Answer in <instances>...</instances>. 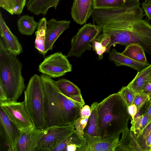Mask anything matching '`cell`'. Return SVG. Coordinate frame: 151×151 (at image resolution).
<instances>
[{
    "instance_id": "cell-1",
    "label": "cell",
    "mask_w": 151,
    "mask_h": 151,
    "mask_svg": "<svg viewBox=\"0 0 151 151\" xmlns=\"http://www.w3.org/2000/svg\"><path fill=\"white\" fill-rule=\"evenodd\" d=\"M144 16L139 0H128L119 8L95 9L93 19L111 35L112 45L136 44L151 55V25Z\"/></svg>"
},
{
    "instance_id": "cell-2",
    "label": "cell",
    "mask_w": 151,
    "mask_h": 151,
    "mask_svg": "<svg viewBox=\"0 0 151 151\" xmlns=\"http://www.w3.org/2000/svg\"><path fill=\"white\" fill-rule=\"evenodd\" d=\"M40 76L45 90L46 128L74 124L82 108L62 94L51 77L44 74Z\"/></svg>"
},
{
    "instance_id": "cell-3",
    "label": "cell",
    "mask_w": 151,
    "mask_h": 151,
    "mask_svg": "<svg viewBox=\"0 0 151 151\" xmlns=\"http://www.w3.org/2000/svg\"><path fill=\"white\" fill-rule=\"evenodd\" d=\"M128 106L118 92L111 94L98 104L97 111L100 137L120 134L128 128L130 115Z\"/></svg>"
},
{
    "instance_id": "cell-4",
    "label": "cell",
    "mask_w": 151,
    "mask_h": 151,
    "mask_svg": "<svg viewBox=\"0 0 151 151\" xmlns=\"http://www.w3.org/2000/svg\"><path fill=\"white\" fill-rule=\"evenodd\" d=\"M22 68L17 55L6 50L0 38V85L8 100L17 101L26 88Z\"/></svg>"
},
{
    "instance_id": "cell-5",
    "label": "cell",
    "mask_w": 151,
    "mask_h": 151,
    "mask_svg": "<svg viewBox=\"0 0 151 151\" xmlns=\"http://www.w3.org/2000/svg\"><path fill=\"white\" fill-rule=\"evenodd\" d=\"M24 93L23 101L25 107L32 119L36 129H45V93L40 76L35 74L30 78Z\"/></svg>"
},
{
    "instance_id": "cell-6",
    "label": "cell",
    "mask_w": 151,
    "mask_h": 151,
    "mask_svg": "<svg viewBox=\"0 0 151 151\" xmlns=\"http://www.w3.org/2000/svg\"><path fill=\"white\" fill-rule=\"evenodd\" d=\"M102 30L101 27L98 25L91 23L84 25L72 38L71 47L66 56L67 58L73 56L80 58L85 51L90 50L91 44Z\"/></svg>"
},
{
    "instance_id": "cell-7",
    "label": "cell",
    "mask_w": 151,
    "mask_h": 151,
    "mask_svg": "<svg viewBox=\"0 0 151 151\" xmlns=\"http://www.w3.org/2000/svg\"><path fill=\"white\" fill-rule=\"evenodd\" d=\"M0 103V106L3 108L9 118L21 132L36 129L23 101L8 100Z\"/></svg>"
},
{
    "instance_id": "cell-8",
    "label": "cell",
    "mask_w": 151,
    "mask_h": 151,
    "mask_svg": "<svg viewBox=\"0 0 151 151\" xmlns=\"http://www.w3.org/2000/svg\"><path fill=\"white\" fill-rule=\"evenodd\" d=\"M72 70V65L66 56L59 52L47 57L39 65L38 68L40 72L51 78L59 77Z\"/></svg>"
},
{
    "instance_id": "cell-9",
    "label": "cell",
    "mask_w": 151,
    "mask_h": 151,
    "mask_svg": "<svg viewBox=\"0 0 151 151\" xmlns=\"http://www.w3.org/2000/svg\"><path fill=\"white\" fill-rule=\"evenodd\" d=\"M48 128L47 133L41 139L35 151H52L60 141L75 130L74 124Z\"/></svg>"
},
{
    "instance_id": "cell-10",
    "label": "cell",
    "mask_w": 151,
    "mask_h": 151,
    "mask_svg": "<svg viewBox=\"0 0 151 151\" xmlns=\"http://www.w3.org/2000/svg\"><path fill=\"white\" fill-rule=\"evenodd\" d=\"M119 136V134L102 138L91 136L84 132L86 143L81 151H115Z\"/></svg>"
},
{
    "instance_id": "cell-11",
    "label": "cell",
    "mask_w": 151,
    "mask_h": 151,
    "mask_svg": "<svg viewBox=\"0 0 151 151\" xmlns=\"http://www.w3.org/2000/svg\"><path fill=\"white\" fill-rule=\"evenodd\" d=\"M0 134L9 147V151H14L21 132L11 120L3 108H0Z\"/></svg>"
},
{
    "instance_id": "cell-12",
    "label": "cell",
    "mask_w": 151,
    "mask_h": 151,
    "mask_svg": "<svg viewBox=\"0 0 151 151\" xmlns=\"http://www.w3.org/2000/svg\"><path fill=\"white\" fill-rule=\"evenodd\" d=\"M48 129H37L21 132L14 151H35L39 142Z\"/></svg>"
},
{
    "instance_id": "cell-13",
    "label": "cell",
    "mask_w": 151,
    "mask_h": 151,
    "mask_svg": "<svg viewBox=\"0 0 151 151\" xmlns=\"http://www.w3.org/2000/svg\"><path fill=\"white\" fill-rule=\"evenodd\" d=\"M70 22L65 20L57 21L54 18L47 21L45 43L46 52L52 50L56 40L65 30L70 27Z\"/></svg>"
},
{
    "instance_id": "cell-14",
    "label": "cell",
    "mask_w": 151,
    "mask_h": 151,
    "mask_svg": "<svg viewBox=\"0 0 151 151\" xmlns=\"http://www.w3.org/2000/svg\"><path fill=\"white\" fill-rule=\"evenodd\" d=\"M0 36V38L9 52L17 56L22 52V48L18 38L12 33L6 25L1 12Z\"/></svg>"
},
{
    "instance_id": "cell-15",
    "label": "cell",
    "mask_w": 151,
    "mask_h": 151,
    "mask_svg": "<svg viewBox=\"0 0 151 151\" xmlns=\"http://www.w3.org/2000/svg\"><path fill=\"white\" fill-rule=\"evenodd\" d=\"M93 0H73L71 8V15L77 24L86 23L93 11Z\"/></svg>"
},
{
    "instance_id": "cell-16",
    "label": "cell",
    "mask_w": 151,
    "mask_h": 151,
    "mask_svg": "<svg viewBox=\"0 0 151 151\" xmlns=\"http://www.w3.org/2000/svg\"><path fill=\"white\" fill-rule=\"evenodd\" d=\"M85 143V137L80 136L75 130L60 141L52 151H81Z\"/></svg>"
},
{
    "instance_id": "cell-17",
    "label": "cell",
    "mask_w": 151,
    "mask_h": 151,
    "mask_svg": "<svg viewBox=\"0 0 151 151\" xmlns=\"http://www.w3.org/2000/svg\"><path fill=\"white\" fill-rule=\"evenodd\" d=\"M108 58L117 66H126L140 72L150 65L149 63H143L136 61L113 49L110 52Z\"/></svg>"
},
{
    "instance_id": "cell-18",
    "label": "cell",
    "mask_w": 151,
    "mask_h": 151,
    "mask_svg": "<svg viewBox=\"0 0 151 151\" xmlns=\"http://www.w3.org/2000/svg\"><path fill=\"white\" fill-rule=\"evenodd\" d=\"M122 133V138L115 151H143L134 134L128 128Z\"/></svg>"
},
{
    "instance_id": "cell-19",
    "label": "cell",
    "mask_w": 151,
    "mask_h": 151,
    "mask_svg": "<svg viewBox=\"0 0 151 151\" xmlns=\"http://www.w3.org/2000/svg\"><path fill=\"white\" fill-rule=\"evenodd\" d=\"M60 0H28L26 6L27 10L34 14L45 16L51 7L57 9Z\"/></svg>"
},
{
    "instance_id": "cell-20",
    "label": "cell",
    "mask_w": 151,
    "mask_h": 151,
    "mask_svg": "<svg viewBox=\"0 0 151 151\" xmlns=\"http://www.w3.org/2000/svg\"><path fill=\"white\" fill-rule=\"evenodd\" d=\"M151 77V64L140 72L127 85L135 93H140Z\"/></svg>"
},
{
    "instance_id": "cell-21",
    "label": "cell",
    "mask_w": 151,
    "mask_h": 151,
    "mask_svg": "<svg viewBox=\"0 0 151 151\" xmlns=\"http://www.w3.org/2000/svg\"><path fill=\"white\" fill-rule=\"evenodd\" d=\"M99 103L93 102L90 108L91 115L84 132L91 136L100 137L97 108Z\"/></svg>"
},
{
    "instance_id": "cell-22",
    "label": "cell",
    "mask_w": 151,
    "mask_h": 151,
    "mask_svg": "<svg viewBox=\"0 0 151 151\" xmlns=\"http://www.w3.org/2000/svg\"><path fill=\"white\" fill-rule=\"evenodd\" d=\"M17 24L18 30L21 34L29 36L34 33L38 22L35 21L33 16L26 14L22 16L18 19Z\"/></svg>"
},
{
    "instance_id": "cell-23",
    "label": "cell",
    "mask_w": 151,
    "mask_h": 151,
    "mask_svg": "<svg viewBox=\"0 0 151 151\" xmlns=\"http://www.w3.org/2000/svg\"><path fill=\"white\" fill-rule=\"evenodd\" d=\"M47 22L45 17H43L39 20L37 30L35 32L36 37L35 42V48L40 53L44 55L47 52L45 48Z\"/></svg>"
},
{
    "instance_id": "cell-24",
    "label": "cell",
    "mask_w": 151,
    "mask_h": 151,
    "mask_svg": "<svg viewBox=\"0 0 151 151\" xmlns=\"http://www.w3.org/2000/svg\"><path fill=\"white\" fill-rule=\"evenodd\" d=\"M55 83L60 91L67 97H70L81 94L79 88L70 81L65 78L55 81Z\"/></svg>"
},
{
    "instance_id": "cell-25",
    "label": "cell",
    "mask_w": 151,
    "mask_h": 151,
    "mask_svg": "<svg viewBox=\"0 0 151 151\" xmlns=\"http://www.w3.org/2000/svg\"><path fill=\"white\" fill-rule=\"evenodd\" d=\"M122 53L136 61L143 63H148L143 49L137 44H131L127 46Z\"/></svg>"
},
{
    "instance_id": "cell-26",
    "label": "cell",
    "mask_w": 151,
    "mask_h": 151,
    "mask_svg": "<svg viewBox=\"0 0 151 151\" xmlns=\"http://www.w3.org/2000/svg\"><path fill=\"white\" fill-rule=\"evenodd\" d=\"M131 120L130 130L137 137L142 134L146 126L151 122V116L142 115Z\"/></svg>"
},
{
    "instance_id": "cell-27",
    "label": "cell",
    "mask_w": 151,
    "mask_h": 151,
    "mask_svg": "<svg viewBox=\"0 0 151 151\" xmlns=\"http://www.w3.org/2000/svg\"><path fill=\"white\" fill-rule=\"evenodd\" d=\"M127 0H93V9H115L122 6Z\"/></svg>"
},
{
    "instance_id": "cell-28",
    "label": "cell",
    "mask_w": 151,
    "mask_h": 151,
    "mask_svg": "<svg viewBox=\"0 0 151 151\" xmlns=\"http://www.w3.org/2000/svg\"><path fill=\"white\" fill-rule=\"evenodd\" d=\"M123 98L128 106L134 104L135 93L127 86L122 87L118 92Z\"/></svg>"
},
{
    "instance_id": "cell-29",
    "label": "cell",
    "mask_w": 151,
    "mask_h": 151,
    "mask_svg": "<svg viewBox=\"0 0 151 151\" xmlns=\"http://www.w3.org/2000/svg\"><path fill=\"white\" fill-rule=\"evenodd\" d=\"M89 117H79L74 123L75 130L81 137H83L84 130L88 122Z\"/></svg>"
},
{
    "instance_id": "cell-30",
    "label": "cell",
    "mask_w": 151,
    "mask_h": 151,
    "mask_svg": "<svg viewBox=\"0 0 151 151\" xmlns=\"http://www.w3.org/2000/svg\"><path fill=\"white\" fill-rule=\"evenodd\" d=\"M95 40L100 42L103 46L106 48V52L109 53L111 47L112 45V38L109 34L102 32L96 37Z\"/></svg>"
},
{
    "instance_id": "cell-31",
    "label": "cell",
    "mask_w": 151,
    "mask_h": 151,
    "mask_svg": "<svg viewBox=\"0 0 151 151\" xmlns=\"http://www.w3.org/2000/svg\"><path fill=\"white\" fill-rule=\"evenodd\" d=\"M150 100L149 96L142 92L135 94L134 104L137 109L146 101Z\"/></svg>"
},
{
    "instance_id": "cell-32",
    "label": "cell",
    "mask_w": 151,
    "mask_h": 151,
    "mask_svg": "<svg viewBox=\"0 0 151 151\" xmlns=\"http://www.w3.org/2000/svg\"><path fill=\"white\" fill-rule=\"evenodd\" d=\"M91 48L98 55L99 60L102 58L103 54L106 52L107 50L106 47L103 46L100 42L97 41L95 39L92 42Z\"/></svg>"
},
{
    "instance_id": "cell-33",
    "label": "cell",
    "mask_w": 151,
    "mask_h": 151,
    "mask_svg": "<svg viewBox=\"0 0 151 151\" xmlns=\"http://www.w3.org/2000/svg\"><path fill=\"white\" fill-rule=\"evenodd\" d=\"M27 0H12L14 5V14L20 15L22 12L26 4Z\"/></svg>"
},
{
    "instance_id": "cell-34",
    "label": "cell",
    "mask_w": 151,
    "mask_h": 151,
    "mask_svg": "<svg viewBox=\"0 0 151 151\" xmlns=\"http://www.w3.org/2000/svg\"><path fill=\"white\" fill-rule=\"evenodd\" d=\"M151 105V102L149 100L137 109V114L133 119L144 115Z\"/></svg>"
},
{
    "instance_id": "cell-35",
    "label": "cell",
    "mask_w": 151,
    "mask_h": 151,
    "mask_svg": "<svg viewBox=\"0 0 151 151\" xmlns=\"http://www.w3.org/2000/svg\"><path fill=\"white\" fill-rule=\"evenodd\" d=\"M141 5L145 15L149 19L151 20V1H144Z\"/></svg>"
},
{
    "instance_id": "cell-36",
    "label": "cell",
    "mask_w": 151,
    "mask_h": 151,
    "mask_svg": "<svg viewBox=\"0 0 151 151\" xmlns=\"http://www.w3.org/2000/svg\"><path fill=\"white\" fill-rule=\"evenodd\" d=\"M66 97L71 100L81 108H82L84 106V101L82 98L81 94L70 97Z\"/></svg>"
},
{
    "instance_id": "cell-37",
    "label": "cell",
    "mask_w": 151,
    "mask_h": 151,
    "mask_svg": "<svg viewBox=\"0 0 151 151\" xmlns=\"http://www.w3.org/2000/svg\"><path fill=\"white\" fill-rule=\"evenodd\" d=\"M150 133H151V122L146 126L142 131V134L138 136L143 140L145 141L146 138Z\"/></svg>"
},
{
    "instance_id": "cell-38",
    "label": "cell",
    "mask_w": 151,
    "mask_h": 151,
    "mask_svg": "<svg viewBox=\"0 0 151 151\" xmlns=\"http://www.w3.org/2000/svg\"><path fill=\"white\" fill-rule=\"evenodd\" d=\"M91 113L90 108L89 106L88 105H85L80 110L79 117H89Z\"/></svg>"
},
{
    "instance_id": "cell-39",
    "label": "cell",
    "mask_w": 151,
    "mask_h": 151,
    "mask_svg": "<svg viewBox=\"0 0 151 151\" xmlns=\"http://www.w3.org/2000/svg\"><path fill=\"white\" fill-rule=\"evenodd\" d=\"M129 113L131 117V119H133L137 113V109L136 106L133 104L128 107Z\"/></svg>"
},
{
    "instance_id": "cell-40",
    "label": "cell",
    "mask_w": 151,
    "mask_h": 151,
    "mask_svg": "<svg viewBox=\"0 0 151 151\" xmlns=\"http://www.w3.org/2000/svg\"><path fill=\"white\" fill-rule=\"evenodd\" d=\"M0 7H1L9 13L11 15L14 14L13 12L11 10L6 0H0Z\"/></svg>"
},
{
    "instance_id": "cell-41",
    "label": "cell",
    "mask_w": 151,
    "mask_h": 151,
    "mask_svg": "<svg viewBox=\"0 0 151 151\" xmlns=\"http://www.w3.org/2000/svg\"><path fill=\"white\" fill-rule=\"evenodd\" d=\"M141 92L149 96L151 95V83L148 82L147 83Z\"/></svg>"
},
{
    "instance_id": "cell-42",
    "label": "cell",
    "mask_w": 151,
    "mask_h": 151,
    "mask_svg": "<svg viewBox=\"0 0 151 151\" xmlns=\"http://www.w3.org/2000/svg\"><path fill=\"white\" fill-rule=\"evenodd\" d=\"M7 100H8V99L5 92L2 87L0 85V102Z\"/></svg>"
},
{
    "instance_id": "cell-43",
    "label": "cell",
    "mask_w": 151,
    "mask_h": 151,
    "mask_svg": "<svg viewBox=\"0 0 151 151\" xmlns=\"http://www.w3.org/2000/svg\"><path fill=\"white\" fill-rule=\"evenodd\" d=\"M145 142L146 145L149 151H151V133L146 138Z\"/></svg>"
},
{
    "instance_id": "cell-44",
    "label": "cell",
    "mask_w": 151,
    "mask_h": 151,
    "mask_svg": "<svg viewBox=\"0 0 151 151\" xmlns=\"http://www.w3.org/2000/svg\"><path fill=\"white\" fill-rule=\"evenodd\" d=\"M6 1L10 8L14 13V5L12 0H6Z\"/></svg>"
},
{
    "instance_id": "cell-45",
    "label": "cell",
    "mask_w": 151,
    "mask_h": 151,
    "mask_svg": "<svg viewBox=\"0 0 151 151\" xmlns=\"http://www.w3.org/2000/svg\"><path fill=\"white\" fill-rule=\"evenodd\" d=\"M144 115L147 116H151V105Z\"/></svg>"
},
{
    "instance_id": "cell-46",
    "label": "cell",
    "mask_w": 151,
    "mask_h": 151,
    "mask_svg": "<svg viewBox=\"0 0 151 151\" xmlns=\"http://www.w3.org/2000/svg\"><path fill=\"white\" fill-rule=\"evenodd\" d=\"M149 97H150V101L151 102V95H149Z\"/></svg>"
},
{
    "instance_id": "cell-47",
    "label": "cell",
    "mask_w": 151,
    "mask_h": 151,
    "mask_svg": "<svg viewBox=\"0 0 151 151\" xmlns=\"http://www.w3.org/2000/svg\"><path fill=\"white\" fill-rule=\"evenodd\" d=\"M149 82L151 83V78H150V80L149 81Z\"/></svg>"
}]
</instances>
